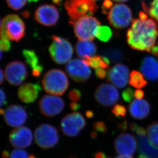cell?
<instances>
[{
    "mask_svg": "<svg viewBox=\"0 0 158 158\" xmlns=\"http://www.w3.org/2000/svg\"><path fill=\"white\" fill-rule=\"evenodd\" d=\"M158 34L156 22L141 11L139 19L132 21L131 27L127 32V42L133 49L151 53Z\"/></svg>",
    "mask_w": 158,
    "mask_h": 158,
    "instance_id": "cell-1",
    "label": "cell"
},
{
    "mask_svg": "<svg viewBox=\"0 0 158 158\" xmlns=\"http://www.w3.org/2000/svg\"><path fill=\"white\" fill-rule=\"evenodd\" d=\"M42 82L45 91L53 95H63L69 87V80L67 75L59 69H53L47 72Z\"/></svg>",
    "mask_w": 158,
    "mask_h": 158,
    "instance_id": "cell-2",
    "label": "cell"
},
{
    "mask_svg": "<svg viewBox=\"0 0 158 158\" xmlns=\"http://www.w3.org/2000/svg\"><path fill=\"white\" fill-rule=\"evenodd\" d=\"M26 26L24 21L17 15H6L1 22V38L19 42L25 36Z\"/></svg>",
    "mask_w": 158,
    "mask_h": 158,
    "instance_id": "cell-3",
    "label": "cell"
},
{
    "mask_svg": "<svg viewBox=\"0 0 158 158\" xmlns=\"http://www.w3.org/2000/svg\"><path fill=\"white\" fill-rule=\"evenodd\" d=\"M64 8L72 25L82 17L94 15L99 7L94 0H66Z\"/></svg>",
    "mask_w": 158,
    "mask_h": 158,
    "instance_id": "cell-4",
    "label": "cell"
},
{
    "mask_svg": "<svg viewBox=\"0 0 158 158\" xmlns=\"http://www.w3.org/2000/svg\"><path fill=\"white\" fill-rule=\"evenodd\" d=\"M52 43L48 51L50 56L55 63L64 64L70 61L73 55V48L67 39L59 36H51Z\"/></svg>",
    "mask_w": 158,
    "mask_h": 158,
    "instance_id": "cell-5",
    "label": "cell"
},
{
    "mask_svg": "<svg viewBox=\"0 0 158 158\" xmlns=\"http://www.w3.org/2000/svg\"><path fill=\"white\" fill-rule=\"evenodd\" d=\"M72 25L76 37L81 41H93L95 33L100 26V21L92 15H87L78 20Z\"/></svg>",
    "mask_w": 158,
    "mask_h": 158,
    "instance_id": "cell-6",
    "label": "cell"
},
{
    "mask_svg": "<svg viewBox=\"0 0 158 158\" xmlns=\"http://www.w3.org/2000/svg\"><path fill=\"white\" fill-rule=\"evenodd\" d=\"M107 20L110 25L118 29H123L130 25L133 19L131 9L123 4L114 5L109 11Z\"/></svg>",
    "mask_w": 158,
    "mask_h": 158,
    "instance_id": "cell-7",
    "label": "cell"
},
{
    "mask_svg": "<svg viewBox=\"0 0 158 158\" xmlns=\"http://www.w3.org/2000/svg\"><path fill=\"white\" fill-rule=\"evenodd\" d=\"M35 139L36 143L40 147L48 149L57 144L59 135L55 127L50 124H43L36 128Z\"/></svg>",
    "mask_w": 158,
    "mask_h": 158,
    "instance_id": "cell-8",
    "label": "cell"
},
{
    "mask_svg": "<svg viewBox=\"0 0 158 158\" xmlns=\"http://www.w3.org/2000/svg\"><path fill=\"white\" fill-rule=\"evenodd\" d=\"M130 129L137 135L140 152L138 158H158V147L150 142L146 137L144 128L132 123L130 125Z\"/></svg>",
    "mask_w": 158,
    "mask_h": 158,
    "instance_id": "cell-9",
    "label": "cell"
},
{
    "mask_svg": "<svg viewBox=\"0 0 158 158\" xmlns=\"http://www.w3.org/2000/svg\"><path fill=\"white\" fill-rule=\"evenodd\" d=\"M86 125L85 120L81 113L74 112L66 115L61 121V130L70 137L77 136Z\"/></svg>",
    "mask_w": 158,
    "mask_h": 158,
    "instance_id": "cell-10",
    "label": "cell"
},
{
    "mask_svg": "<svg viewBox=\"0 0 158 158\" xmlns=\"http://www.w3.org/2000/svg\"><path fill=\"white\" fill-rule=\"evenodd\" d=\"M66 72L75 82L82 83L87 81L92 75L89 66L79 59H74L68 62L66 66Z\"/></svg>",
    "mask_w": 158,
    "mask_h": 158,
    "instance_id": "cell-11",
    "label": "cell"
},
{
    "mask_svg": "<svg viewBox=\"0 0 158 158\" xmlns=\"http://www.w3.org/2000/svg\"><path fill=\"white\" fill-rule=\"evenodd\" d=\"M94 98L100 105L106 107L112 106L117 103L119 99V93L114 85L103 83L96 89Z\"/></svg>",
    "mask_w": 158,
    "mask_h": 158,
    "instance_id": "cell-12",
    "label": "cell"
},
{
    "mask_svg": "<svg viewBox=\"0 0 158 158\" xmlns=\"http://www.w3.org/2000/svg\"><path fill=\"white\" fill-rule=\"evenodd\" d=\"M64 105L63 99L56 95H44L39 102V108L41 113L47 117L59 115L64 109Z\"/></svg>",
    "mask_w": 158,
    "mask_h": 158,
    "instance_id": "cell-13",
    "label": "cell"
},
{
    "mask_svg": "<svg viewBox=\"0 0 158 158\" xmlns=\"http://www.w3.org/2000/svg\"><path fill=\"white\" fill-rule=\"evenodd\" d=\"M28 75L25 65L19 61L11 62L6 65L5 76L10 84L15 86L21 85Z\"/></svg>",
    "mask_w": 158,
    "mask_h": 158,
    "instance_id": "cell-14",
    "label": "cell"
},
{
    "mask_svg": "<svg viewBox=\"0 0 158 158\" xmlns=\"http://www.w3.org/2000/svg\"><path fill=\"white\" fill-rule=\"evenodd\" d=\"M60 18V13L53 5L44 4L39 6L35 13V19L37 22L45 26L56 25Z\"/></svg>",
    "mask_w": 158,
    "mask_h": 158,
    "instance_id": "cell-15",
    "label": "cell"
},
{
    "mask_svg": "<svg viewBox=\"0 0 158 158\" xmlns=\"http://www.w3.org/2000/svg\"><path fill=\"white\" fill-rule=\"evenodd\" d=\"M4 119L7 125L15 128L21 127L27 120V112L23 106L11 105L5 110Z\"/></svg>",
    "mask_w": 158,
    "mask_h": 158,
    "instance_id": "cell-16",
    "label": "cell"
},
{
    "mask_svg": "<svg viewBox=\"0 0 158 158\" xmlns=\"http://www.w3.org/2000/svg\"><path fill=\"white\" fill-rule=\"evenodd\" d=\"M9 139L12 146L17 148L23 149L31 144L33 134L30 128L21 126L12 130L9 134Z\"/></svg>",
    "mask_w": 158,
    "mask_h": 158,
    "instance_id": "cell-17",
    "label": "cell"
},
{
    "mask_svg": "<svg viewBox=\"0 0 158 158\" xmlns=\"http://www.w3.org/2000/svg\"><path fill=\"white\" fill-rule=\"evenodd\" d=\"M129 72L127 66L116 64L107 72V80L117 88H124L128 83Z\"/></svg>",
    "mask_w": 158,
    "mask_h": 158,
    "instance_id": "cell-18",
    "label": "cell"
},
{
    "mask_svg": "<svg viewBox=\"0 0 158 158\" xmlns=\"http://www.w3.org/2000/svg\"><path fill=\"white\" fill-rule=\"evenodd\" d=\"M115 150L120 155L131 156L137 149V141L134 136L128 133L121 134L115 139Z\"/></svg>",
    "mask_w": 158,
    "mask_h": 158,
    "instance_id": "cell-19",
    "label": "cell"
},
{
    "mask_svg": "<svg viewBox=\"0 0 158 158\" xmlns=\"http://www.w3.org/2000/svg\"><path fill=\"white\" fill-rule=\"evenodd\" d=\"M42 88L40 84L27 83L19 88L18 95L21 101L27 104L33 103L39 97Z\"/></svg>",
    "mask_w": 158,
    "mask_h": 158,
    "instance_id": "cell-20",
    "label": "cell"
},
{
    "mask_svg": "<svg viewBox=\"0 0 158 158\" xmlns=\"http://www.w3.org/2000/svg\"><path fill=\"white\" fill-rule=\"evenodd\" d=\"M140 69L148 80L155 81L158 79V62L154 57H145L141 63Z\"/></svg>",
    "mask_w": 158,
    "mask_h": 158,
    "instance_id": "cell-21",
    "label": "cell"
},
{
    "mask_svg": "<svg viewBox=\"0 0 158 158\" xmlns=\"http://www.w3.org/2000/svg\"><path fill=\"white\" fill-rule=\"evenodd\" d=\"M128 109L132 117L136 119L142 120L149 115L151 106L149 103L144 99H136L131 102Z\"/></svg>",
    "mask_w": 158,
    "mask_h": 158,
    "instance_id": "cell-22",
    "label": "cell"
},
{
    "mask_svg": "<svg viewBox=\"0 0 158 158\" xmlns=\"http://www.w3.org/2000/svg\"><path fill=\"white\" fill-rule=\"evenodd\" d=\"M22 54L26 62L31 69L33 76H40L43 72L44 67L35 51L32 49H25L23 50Z\"/></svg>",
    "mask_w": 158,
    "mask_h": 158,
    "instance_id": "cell-23",
    "label": "cell"
},
{
    "mask_svg": "<svg viewBox=\"0 0 158 158\" xmlns=\"http://www.w3.org/2000/svg\"><path fill=\"white\" fill-rule=\"evenodd\" d=\"M97 50V46L92 41L79 40L75 45L77 55L84 59L94 57L96 54Z\"/></svg>",
    "mask_w": 158,
    "mask_h": 158,
    "instance_id": "cell-24",
    "label": "cell"
},
{
    "mask_svg": "<svg viewBox=\"0 0 158 158\" xmlns=\"http://www.w3.org/2000/svg\"><path fill=\"white\" fill-rule=\"evenodd\" d=\"M84 61L89 66L95 69L99 68H109L110 63L108 59L102 55H95L94 57L84 59Z\"/></svg>",
    "mask_w": 158,
    "mask_h": 158,
    "instance_id": "cell-25",
    "label": "cell"
},
{
    "mask_svg": "<svg viewBox=\"0 0 158 158\" xmlns=\"http://www.w3.org/2000/svg\"><path fill=\"white\" fill-rule=\"evenodd\" d=\"M102 55L108 59L112 63H119L124 59V54L120 49L115 48H109L102 50Z\"/></svg>",
    "mask_w": 158,
    "mask_h": 158,
    "instance_id": "cell-26",
    "label": "cell"
},
{
    "mask_svg": "<svg viewBox=\"0 0 158 158\" xmlns=\"http://www.w3.org/2000/svg\"><path fill=\"white\" fill-rule=\"evenodd\" d=\"M129 84L134 87L140 89L145 86L148 83L140 72L133 70L130 74Z\"/></svg>",
    "mask_w": 158,
    "mask_h": 158,
    "instance_id": "cell-27",
    "label": "cell"
},
{
    "mask_svg": "<svg viewBox=\"0 0 158 158\" xmlns=\"http://www.w3.org/2000/svg\"><path fill=\"white\" fill-rule=\"evenodd\" d=\"M95 36L102 42H107L112 37V30L106 26H100L96 30Z\"/></svg>",
    "mask_w": 158,
    "mask_h": 158,
    "instance_id": "cell-28",
    "label": "cell"
},
{
    "mask_svg": "<svg viewBox=\"0 0 158 158\" xmlns=\"http://www.w3.org/2000/svg\"><path fill=\"white\" fill-rule=\"evenodd\" d=\"M147 134L150 142L158 146V122L152 123L148 127Z\"/></svg>",
    "mask_w": 158,
    "mask_h": 158,
    "instance_id": "cell-29",
    "label": "cell"
},
{
    "mask_svg": "<svg viewBox=\"0 0 158 158\" xmlns=\"http://www.w3.org/2000/svg\"><path fill=\"white\" fill-rule=\"evenodd\" d=\"M142 5L144 11L158 22V0H153L150 3L149 7H148L144 2Z\"/></svg>",
    "mask_w": 158,
    "mask_h": 158,
    "instance_id": "cell-30",
    "label": "cell"
},
{
    "mask_svg": "<svg viewBox=\"0 0 158 158\" xmlns=\"http://www.w3.org/2000/svg\"><path fill=\"white\" fill-rule=\"evenodd\" d=\"M8 6L11 9L19 11L24 7L28 0H6Z\"/></svg>",
    "mask_w": 158,
    "mask_h": 158,
    "instance_id": "cell-31",
    "label": "cell"
},
{
    "mask_svg": "<svg viewBox=\"0 0 158 158\" xmlns=\"http://www.w3.org/2000/svg\"><path fill=\"white\" fill-rule=\"evenodd\" d=\"M112 112L117 117H123L127 113V109L123 105L117 104L112 109Z\"/></svg>",
    "mask_w": 158,
    "mask_h": 158,
    "instance_id": "cell-32",
    "label": "cell"
},
{
    "mask_svg": "<svg viewBox=\"0 0 158 158\" xmlns=\"http://www.w3.org/2000/svg\"><path fill=\"white\" fill-rule=\"evenodd\" d=\"M29 156L25 151L23 149L17 148L11 152L9 158H29Z\"/></svg>",
    "mask_w": 158,
    "mask_h": 158,
    "instance_id": "cell-33",
    "label": "cell"
},
{
    "mask_svg": "<svg viewBox=\"0 0 158 158\" xmlns=\"http://www.w3.org/2000/svg\"><path fill=\"white\" fill-rule=\"evenodd\" d=\"M135 96V92L133 89L130 87L125 89L122 94V97L124 101L127 102H130L133 100Z\"/></svg>",
    "mask_w": 158,
    "mask_h": 158,
    "instance_id": "cell-34",
    "label": "cell"
},
{
    "mask_svg": "<svg viewBox=\"0 0 158 158\" xmlns=\"http://www.w3.org/2000/svg\"><path fill=\"white\" fill-rule=\"evenodd\" d=\"M70 100L73 102H77L80 100L81 97V93L79 90L73 89L69 91L68 95Z\"/></svg>",
    "mask_w": 158,
    "mask_h": 158,
    "instance_id": "cell-35",
    "label": "cell"
},
{
    "mask_svg": "<svg viewBox=\"0 0 158 158\" xmlns=\"http://www.w3.org/2000/svg\"><path fill=\"white\" fill-rule=\"evenodd\" d=\"M113 4L111 0H105L102 3V12L103 14H108L110 9L113 7Z\"/></svg>",
    "mask_w": 158,
    "mask_h": 158,
    "instance_id": "cell-36",
    "label": "cell"
},
{
    "mask_svg": "<svg viewBox=\"0 0 158 158\" xmlns=\"http://www.w3.org/2000/svg\"><path fill=\"white\" fill-rule=\"evenodd\" d=\"M94 129L100 133H105L106 131V127L105 123L102 121H98L95 123L93 125Z\"/></svg>",
    "mask_w": 158,
    "mask_h": 158,
    "instance_id": "cell-37",
    "label": "cell"
},
{
    "mask_svg": "<svg viewBox=\"0 0 158 158\" xmlns=\"http://www.w3.org/2000/svg\"><path fill=\"white\" fill-rule=\"evenodd\" d=\"M11 45V43L8 40H3L1 39L0 42V49L1 50L4 52H7L10 50Z\"/></svg>",
    "mask_w": 158,
    "mask_h": 158,
    "instance_id": "cell-38",
    "label": "cell"
},
{
    "mask_svg": "<svg viewBox=\"0 0 158 158\" xmlns=\"http://www.w3.org/2000/svg\"><path fill=\"white\" fill-rule=\"evenodd\" d=\"M107 72L106 69L99 68L95 69V75L97 78L104 79L107 77Z\"/></svg>",
    "mask_w": 158,
    "mask_h": 158,
    "instance_id": "cell-39",
    "label": "cell"
},
{
    "mask_svg": "<svg viewBox=\"0 0 158 158\" xmlns=\"http://www.w3.org/2000/svg\"><path fill=\"white\" fill-rule=\"evenodd\" d=\"M1 106L6 105L7 104L6 95L4 91L2 89H1Z\"/></svg>",
    "mask_w": 158,
    "mask_h": 158,
    "instance_id": "cell-40",
    "label": "cell"
},
{
    "mask_svg": "<svg viewBox=\"0 0 158 158\" xmlns=\"http://www.w3.org/2000/svg\"><path fill=\"white\" fill-rule=\"evenodd\" d=\"M81 108V104L77 103V102H72L70 104V108L73 111H78Z\"/></svg>",
    "mask_w": 158,
    "mask_h": 158,
    "instance_id": "cell-41",
    "label": "cell"
},
{
    "mask_svg": "<svg viewBox=\"0 0 158 158\" xmlns=\"http://www.w3.org/2000/svg\"><path fill=\"white\" fill-rule=\"evenodd\" d=\"M144 95V93L143 90H137L135 91V97L137 99H142Z\"/></svg>",
    "mask_w": 158,
    "mask_h": 158,
    "instance_id": "cell-42",
    "label": "cell"
},
{
    "mask_svg": "<svg viewBox=\"0 0 158 158\" xmlns=\"http://www.w3.org/2000/svg\"><path fill=\"white\" fill-rule=\"evenodd\" d=\"M151 53L155 56H158V42L152 49Z\"/></svg>",
    "mask_w": 158,
    "mask_h": 158,
    "instance_id": "cell-43",
    "label": "cell"
},
{
    "mask_svg": "<svg viewBox=\"0 0 158 158\" xmlns=\"http://www.w3.org/2000/svg\"><path fill=\"white\" fill-rule=\"evenodd\" d=\"M85 116L88 118H92L94 116V112L91 110H89L85 112Z\"/></svg>",
    "mask_w": 158,
    "mask_h": 158,
    "instance_id": "cell-44",
    "label": "cell"
},
{
    "mask_svg": "<svg viewBox=\"0 0 158 158\" xmlns=\"http://www.w3.org/2000/svg\"><path fill=\"white\" fill-rule=\"evenodd\" d=\"M0 83L1 84L3 83L4 81V73L3 72L2 69H1V71H0Z\"/></svg>",
    "mask_w": 158,
    "mask_h": 158,
    "instance_id": "cell-45",
    "label": "cell"
},
{
    "mask_svg": "<svg viewBox=\"0 0 158 158\" xmlns=\"http://www.w3.org/2000/svg\"><path fill=\"white\" fill-rule=\"evenodd\" d=\"M62 1L63 0H52L53 2L55 4L60 6L62 4Z\"/></svg>",
    "mask_w": 158,
    "mask_h": 158,
    "instance_id": "cell-46",
    "label": "cell"
},
{
    "mask_svg": "<svg viewBox=\"0 0 158 158\" xmlns=\"http://www.w3.org/2000/svg\"><path fill=\"white\" fill-rule=\"evenodd\" d=\"M96 158H106V157H105V156L104 155V154H102V153H98V154H96V155L95 156Z\"/></svg>",
    "mask_w": 158,
    "mask_h": 158,
    "instance_id": "cell-47",
    "label": "cell"
},
{
    "mask_svg": "<svg viewBox=\"0 0 158 158\" xmlns=\"http://www.w3.org/2000/svg\"><path fill=\"white\" fill-rule=\"evenodd\" d=\"M115 158H133L131 156H124V155H119L116 157Z\"/></svg>",
    "mask_w": 158,
    "mask_h": 158,
    "instance_id": "cell-48",
    "label": "cell"
},
{
    "mask_svg": "<svg viewBox=\"0 0 158 158\" xmlns=\"http://www.w3.org/2000/svg\"><path fill=\"white\" fill-rule=\"evenodd\" d=\"M22 15L25 18H28L29 16V14L28 12H26V11H24V14H22Z\"/></svg>",
    "mask_w": 158,
    "mask_h": 158,
    "instance_id": "cell-49",
    "label": "cell"
},
{
    "mask_svg": "<svg viewBox=\"0 0 158 158\" xmlns=\"http://www.w3.org/2000/svg\"><path fill=\"white\" fill-rule=\"evenodd\" d=\"M114 2H127L128 0H113Z\"/></svg>",
    "mask_w": 158,
    "mask_h": 158,
    "instance_id": "cell-50",
    "label": "cell"
},
{
    "mask_svg": "<svg viewBox=\"0 0 158 158\" xmlns=\"http://www.w3.org/2000/svg\"><path fill=\"white\" fill-rule=\"evenodd\" d=\"M38 1L39 0H28V2L29 3H31V2H36Z\"/></svg>",
    "mask_w": 158,
    "mask_h": 158,
    "instance_id": "cell-51",
    "label": "cell"
},
{
    "mask_svg": "<svg viewBox=\"0 0 158 158\" xmlns=\"http://www.w3.org/2000/svg\"><path fill=\"white\" fill-rule=\"evenodd\" d=\"M29 158H36L34 156L32 155H31L29 156Z\"/></svg>",
    "mask_w": 158,
    "mask_h": 158,
    "instance_id": "cell-52",
    "label": "cell"
}]
</instances>
